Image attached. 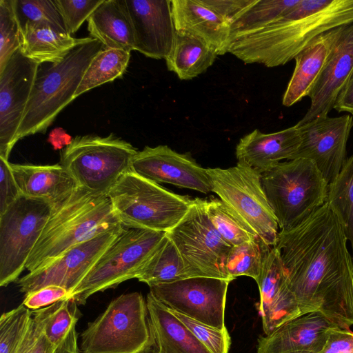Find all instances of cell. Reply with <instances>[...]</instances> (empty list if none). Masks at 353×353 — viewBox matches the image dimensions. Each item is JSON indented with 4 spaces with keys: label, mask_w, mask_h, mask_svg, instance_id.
Here are the masks:
<instances>
[{
    "label": "cell",
    "mask_w": 353,
    "mask_h": 353,
    "mask_svg": "<svg viewBox=\"0 0 353 353\" xmlns=\"http://www.w3.org/2000/svg\"><path fill=\"white\" fill-rule=\"evenodd\" d=\"M70 35L75 34L103 0H54Z\"/></svg>",
    "instance_id": "41"
},
{
    "label": "cell",
    "mask_w": 353,
    "mask_h": 353,
    "mask_svg": "<svg viewBox=\"0 0 353 353\" xmlns=\"http://www.w3.org/2000/svg\"><path fill=\"white\" fill-rule=\"evenodd\" d=\"M230 281L190 277L150 286V292L166 307L203 323L223 330Z\"/></svg>",
    "instance_id": "13"
},
{
    "label": "cell",
    "mask_w": 353,
    "mask_h": 353,
    "mask_svg": "<svg viewBox=\"0 0 353 353\" xmlns=\"http://www.w3.org/2000/svg\"><path fill=\"white\" fill-rule=\"evenodd\" d=\"M284 14L256 30L230 38L227 53L245 63L285 65L319 35L352 23L353 0H332L319 12L296 20Z\"/></svg>",
    "instance_id": "2"
},
{
    "label": "cell",
    "mask_w": 353,
    "mask_h": 353,
    "mask_svg": "<svg viewBox=\"0 0 353 353\" xmlns=\"http://www.w3.org/2000/svg\"><path fill=\"white\" fill-rule=\"evenodd\" d=\"M345 26L323 33L296 56L295 68L283 97L284 106L290 107L308 97Z\"/></svg>",
    "instance_id": "23"
},
{
    "label": "cell",
    "mask_w": 353,
    "mask_h": 353,
    "mask_svg": "<svg viewBox=\"0 0 353 353\" xmlns=\"http://www.w3.org/2000/svg\"><path fill=\"white\" fill-rule=\"evenodd\" d=\"M130 59V52L122 50L103 48L91 61L74 94H81L122 77Z\"/></svg>",
    "instance_id": "31"
},
{
    "label": "cell",
    "mask_w": 353,
    "mask_h": 353,
    "mask_svg": "<svg viewBox=\"0 0 353 353\" xmlns=\"http://www.w3.org/2000/svg\"><path fill=\"white\" fill-rule=\"evenodd\" d=\"M77 304L70 299L59 301L46 307L32 310L46 338L58 346L71 329L77 325L80 313Z\"/></svg>",
    "instance_id": "33"
},
{
    "label": "cell",
    "mask_w": 353,
    "mask_h": 353,
    "mask_svg": "<svg viewBox=\"0 0 353 353\" xmlns=\"http://www.w3.org/2000/svg\"><path fill=\"white\" fill-rule=\"evenodd\" d=\"M338 326L319 312L301 315L260 336L256 353H289L307 350L318 353L330 330Z\"/></svg>",
    "instance_id": "21"
},
{
    "label": "cell",
    "mask_w": 353,
    "mask_h": 353,
    "mask_svg": "<svg viewBox=\"0 0 353 353\" xmlns=\"http://www.w3.org/2000/svg\"><path fill=\"white\" fill-rule=\"evenodd\" d=\"M190 278L184 261L167 233L139 272L137 279L148 286Z\"/></svg>",
    "instance_id": "30"
},
{
    "label": "cell",
    "mask_w": 353,
    "mask_h": 353,
    "mask_svg": "<svg viewBox=\"0 0 353 353\" xmlns=\"http://www.w3.org/2000/svg\"><path fill=\"white\" fill-rule=\"evenodd\" d=\"M289 353H315V352H312V351H307V350H300V351H295V352H289Z\"/></svg>",
    "instance_id": "50"
},
{
    "label": "cell",
    "mask_w": 353,
    "mask_h": 353,
    "mask_svg": "<svg viewBox=\"0 0 353 353\" xmlns=\"http://www.w3.org/2000/svg\"><path fill=\"white\" fill-rule=\"evenodd\" d=\"M353 71V23L345 26L330 54L324 68L308 97L309 109L296 123L302 125L316 118L328 116L337 97Z\"/></svg>",
    "instance_id": "19"
},
{
    "label": "cell",
    "mask_w": 353,
    "mask_h": 353,
    "mask_svg": "<svg viewBox=\"0 0 353 353\" xmlns=\"http://www.w3.org/2000/svg\"><path fill=\"white\" fill-rule=\"evenodd\" d=\"M272 248L259 236L232 246L226 261V272L230 279L232 281L238 276H247L256 281Z\"/></svg>",
    "instance_id": "34"
},
{
    "label": "cell",
    "mask_w": 353,
    "mask_h": 353,
    "mask_svg": "<svg viewBox=\"0 0 353 353\" xmlns=\"http://www.w3.org/2000/svg\"><path fill=\"white\" fill-rule=\"evenodd\" d=\"M10 167L21 195L52 206L65 199L78 186L60 163L48 165L14 164Z\"/></svg>",
    "instance_id": "24"
},
{
    "label": "cell",
    "mask_w": 353,
    "mask_h": 353,
    "mask_svg": "<svg viewBox=\"0 0 353 353\" xmlns=\"http://www.w3.org/2000/svg\"><path fill=\"white\" fill-rule=\"evenodd\" d=\"M72 140V137L61 128L52 130L48 139L54 150H59L65 145H68Z\"/></svg>",
    "instance_id": "49"
},
{
    "label": "cell",
    "mask_w": 353,
    "mask_h": 353,
    "mask_svg": "<svg viewBox=\"0 0 353 353\" xmlns=\"http://www.w3.org/2000/svg\"><path fill=\"white\" fill-rule=\"evenodd\" d=\"M87 22L90 37L105 48L133 50L134 30L123 0H103Z\"/></svg>",
    "instance_id": "28"
},
{
    "label": "cell",
    "mask_w": 353,
    "mask_h": 353,
    "mask_svg": "<svg viewBox=\"0 0 353 353\" xmlns=\"http://www.w3.org/2000/svg\"><path fill=\"white\" fill-rule=\"evenodd\" d=\"M132 171L155 183H168L204 194L212 192L207 168L189 154L178 153L168 145L145 146L138 151Z\"/></svg>",
    "instance_id": "17"
},
{
    "label": "cell",
    "mask_w": 353,
    "mask_h": 353,
    "mask_svg": "<svg viewBox=\"0 0 353 353\" xmlns=\"http://www.w3.org/2000/svg\"><path fill=\"white\" fill-rule=\"evenodd\" d=\"M124 229L108 194H95L78 185L65 199L53 206L26 269L29 272L41 270L74 246L98 235Z\"/></svg>",
    "instance_id": "3"
},
{
    "label": "cell",
    "mask_w": 353,
    "mask_h": 353,
    "mask_svg": "<svg viewBox=\"0 0 353 353\" xmlns=\"http://www.w3.org/2000/svg\"><path fill=\"white\" fill-rule=\"evenodd\" d=\"M138 150L112 133L77 136L60 155V164L79 186L99 194H108L120 178L132 171Z\"/></svg>",
    "instance_id": "7"
},
{
    "label": "cell",
    "mask_w": 353,
    "mask_h": 353,
    "mask_svg": "<svg viewBox=\"0 0 353 353\" xmlns=\"http://www.w3.org/2000/svg\"><path fill=\"white\" fill-rule=\"evenodd\" d=\"M301 143L294 157L311 160L328 184L333 182L346 161V146L353 117L328 116L316 118L302 125Z\"/></svg>",
    "instance_id": "15"
},
{
    "label": "cell",
    "mask_w": 353,
    "mask_h": 353,
    "mask_svg": "<svg viewBox=\"0 0 353 353\" xmlns=\"http://www.w3.org/2000/svg\"><path fill=\"white\" fill-rule=\"evenodd\" d=\"M343 228L326 202L288 230L276 248L301 315L319 312L341 328L353 325V262Z\"/></svg>",
    "instance_id": "1"
},
{
    "label": "cell",
    "mask_w": 353,
    "mask_h": 353,
    "mask_svg": "<svg viewBox=\"0 0 353 353\" xmlns=\"http://www.w3.org/2000/svg\"><path fill=\"white\" fill-rule=\"evenodd\" d=\"M168 310L211 353H229L231 338L227 328L221 330Z\"/></svg>",
    "instance_id": "40"
},
{
    "label": "cell",
    "mask_w": 353,
    "mask_h": 353,
    "mask_svg": "<svg viewBox=\"0 0 353 353\" xmlns=\"http://www.w3.org/2000/svg\"><path fill=\"white\" fill-rule=\"evenodd\" d=\"M40 64L20 49L0 70V157L8 160L17 141Z\"/></svg>",
    "instance_id": "14"
},
{
    "label": "cell",
    "mask_w": 353,
    "mask_h": 353,
    "mask_svg": "<svg viewBox=\"0 0 353 353\" xmlns=\"http://www.w3.org/2000/svg\"><path fill=\"white\" fill-rule=\"evenodd\" d=\"M57 347L46 338L39 321L32 316L26 334L14 353H54Z\"/></svg>",
    "instance_id": "42"
},
{
    "label": "cell",
    "mask_w": 353,
    "mask_h": 353,
    "mask_svg": "<svg viewBox=\"0 0 353 353\" xmlns=\"http://www.w3.org/2000/svg\"><path fill=\"white\" fill-rule=\"evenodd\" d=\"M150 345L146 300L137 292L112 300L80 336L83 353H144Z\"/></svg>",
    "instance_id": "8"
},
{
    "label": "cell",
    "mask_w": 353,
    "mask_h": 353,
    "mask_svg": "<svg viewBox=\"0 0 353 353\" xmlns=\"http://www.w3.org/2000/svg\"><path fill=\"white\" fill-rule=\"evenodd\" d=\"M121 232L98 235L72 247L45 268L29 272L17 280L20 292L27 294L48 285H57L71 294Z\"/></svg>",
    "instance_id": "16"
},
{
    "label": "cell",
    "mask_w": 353,
    "mask_h": 353,
    "mask_svg": "<svg viewBox=\"0 0 353 353\" xmlns=\"http://www.w3.org/2000/svg\"><path fill=\"white\" fill-rule=\"evenodd\" d=\"M21 196L10 163L0 157V214Z\"/></svg>",
    "instance_id": "44"
},
{
    "label": "cell",
    "mask_w": 353,
    "mask_h": 353,
    "mask_svg": "<svg viewBox=\"0 0 353 353\" xmlns=\"http://www.w3.org/2000/svg\"><path fill=\"white\" fill-rule=\"evenodd\" d=\"M108 196L125 228L165 232L181 221L193 201L132 171L123 175Z\"/></svg>",
    "instance_id": "6"
},
{
    "label": "cell",
    "mask_w": 353,
    "mask_h": 353,
    "mask_svg": "<svg viewBox=\"0 0 353 353\" xmlns=\"http://www.w3.org/2000/svg\"><path fill=\"white\" fill-rule=\"evenodd\" d=\"M32 310L23 304L1 314L0 353H14L27 331Z\"/></svg>",
    "instance_id": "38"
},
{
    "label": "cell",
    "mask_w": 353,
    "mask_h": 353,
    "mask_svg": "<svg viewBox=\"0 0 353 353\" xmlns=\"http://www.w3.org/2000/svg\"><path fill=\"white\" fill-rule=\"evenodd\" d=\"M208 217L223 239L236 246L258 235L250 229L221 199L205 200Z\"/></svg>",
    "instance_id": "36"
},
{
    "label": "cell",
    "mask_w": 353,
    "mask_h": 353,
    "mask_svg": "<svg viewBox=\"0 0 353 353\" xmlns=\"http://www.w3.org/2000/svg\"><path fill=\"white\" fill-rule=\"evenodd\" d=\"M167 232L125 228L102 254L69 299L83 305L92 294L137 279Z\"/></svg>",
    "instance_id": "9"
},
{
    "label": "cell",
    "mask_w": 353,
    "mask_h": 353,
    "mask_svg": "<svg viewBox=\"0 0 353 353\" xmlns=\"http://www.w3.org/2000/svg\"><path fill=\"white\" fill-rule=\"evenodd\" d=\"M318 353H353V332L339 326L332 327Z\"/></svg>",
    "instance_id": "46"
},
{
    "label": "cell",
    "mask_w": 353,
    "mask_h": 353,
    "mask_svg": "<svg viewBox=\"0 0 353 353\" xmlns=\"http://www.w3.org/2000/svg\"><path fill=\"white\" fill-rule=\"evenodd\" d=\"M53 206L21 195L0 214V285L16 281L45 227Z\"/></svg>",
    "instance_id": "12"
},
{
    "label": "cell",
    "mask_w": 353,
    "mask_h": 353,
    "mask_svg": "<svg viewBox=\"0 0 353 353\" xmlns=\"http://www.w3.org/2000/svg\"><path fill=\"white\" fill-rule=\"evenodd\" d=\"M212 192L268 245L274 246L279 227L261 185V174L243 161L227 169L207 168Z\"/></svg>",
    "instance_id": "10"
},
{
    "label": "cell",
    "mask_w": 353,
    "mask_h": 353,
    "mask_svg": "<svg viewBox=\"0 0 353 353\" xmlns=\"http://www.w3.org/2000/svg\"><path fill=\"white\" fill-rule=\"evenodd\" d=\"M301 143L296 125L269 134L255 129L239 140L235 153L238 161L262 174L283 160L294 159Z\"/></svg>",
    "instance_id": "22"
},
{
    "label": "cell",
    "mask_w": 353,
    "mask_h": 353,
    "mask_svg": "<svg viewBox=\"0 0 353 353\" xmlns=\"http://www.w3.org/2000/svg\"><path fill=\"white\" fill-rule=\"evenodd\" d=\"M21 29L29 23H46L67 32L54 0H13Z\"/></svg>",
    "instance_id": "37"
},
{
    "label": "cell",
    "mask_w": 353,
    "mask_h": 353,
    "mask_svg": "<svg viewBox=\"0 0 353 353\" xmlns=\"http://www.w3.org/2000/svg\"><path fill=\"white\" fill-rule=\"evenodd\" d=\"M280 230L297 225L327 202L328 183L310 159L284 161L261 174Z\"/></svg>",
    "instance_id": "5"
},
{
    "label": "cell",
    "mask_w": 353,
    "mask_h": 353,
    "mask_svg": "<svg viewBox=\"0 0 353 353\" xmlns=\"http://www.w3.org/2000/svg\"><path fill=\"white\" fill-rule=\"evenodd\" d=\"M54 353H79L76 326L71 329L65 338L58 345Z\"/></svg>",
    "instance_id": "48"
},
{
    "label": "cell",
    "mask_w": 353,
    "mask_h": 353,
    "mask_svg": "<svg viewBox=\"0 0 353 353\" xmlns=\"http://www.w3.org/2000/svg\"><path fill=\"white\" fill-rule=\"evenodd\" d=\"M21 35L13 0H0V70L20 49Z\"/></svg>",
    "instance_id": "39"
},
{
    "label": "cell",
    "mask_w": 353,
    "mask_h": 353,
    "mask_svg": "<svg viewBox=\"0 0 353 353\" xmlns=\"http://www.w3.org/2000/svg\"><path fill=\"white\" fill-rule=\"evenodd\" d=\"M176 30L204 40L219 55L227 53L230 32L228 24L200 0H171Z\"/></svg>",
    "instance_id": "26"
},
{
    "label": "cell",
    "mask_w": 353,
    "mask_h": 353,
    "mask_svg": "<svg viewBox=\"0 0 353 353\" xmlns=\"http://www.w3.org/2000/svg\"><path fill=\"white\" fill-rule=\"evenodd\" d=\"M205 6L219 14L229 26L255 0H200Z\"/></svg>",
    "instance_id": "45"
},
{
    "label": "cell",
    "mask_w": 353,
    "mask_h": 353,
    "mask_svg": "<svg viewBox=\"0 0 353 353\" xmlns=\"http://www.w3.org/2000/svg\"><path fill=\"white\" fill-rule=\"evenodd\" d=\"M146 305L150 347L155 353H211L150 292Z\"/></svg>",
    "instance_id": "25"
},
{
    "label": "cell",
    "mask_w": 353,
    "mask_h": 353,
    "mask_svg": "<svg viewBox=\"0 0 353 353\" xmlns=\"http://www.w3.org/2000/svg\"><path fill=\"white\" fill-rule=\"evenodd\" d=\"M21 33V52L39 64L60 62L74 48L93 39L74 38L46 23L26 24Z\"/></svg>",
    "instance_id": "27"
},
{
    "label": "cell",
    "mask_w": 353,
    "mask_h": 353,
    "mask_svg": "<svg viewBox=\"0 0 353 353\" xmlns=\"http://www.w3.org/2000/svg\"><path fill=\"white\" fill-rule=\"evenodd\" d=\"M167 234L177 248L190 277L231 281L226 272V261L232 246L212 224L205 199H193L188 213Z\"/></svg>",
    "instance_id": "11"
},
{
    "label": "cell",
    "mask_w": 353,
    "mask_h": 353,
    "mask_svg": "<svg viewBox=\"0 0 353 353\" xmlns=\"http://www.w3.org/2000/svg\"><path fill=\"white\" fill-rule=\"evenodd\" d=\"M299 0H255L230 25V39L256 30L277 19L299 3Z\"/></svg>",
    "instance_id": "35"
},
{
    "label": "cell",
    "mask_w": 353,
    "mask_h": 353,
    "mask_svg": "<svg viewBox=\"0 0 353 353\" xmlns=\"http://www.w3.org/2000/svg\"><path fill=\"white\" fill-rule=\"evenodd\" d=\"M334 109L338 112H348L353 114V71L340 91Z\"/></svg>",
    "instance_id": "47"
},
{
    "label": "cell",
    "mask_w": 353,
    "mask_h": 353,
    "mask_svg": "<svg viewBox=\"0 0 353 353\" xmlns=\"http://www.w3.org/2000/svg\"><path fill=\"white\" fill-rule=\"evenodd\" d=\"M327 202L341 222L353 252V154L329 184Z\"/></svg>",
    "instance_id": "32"
},
{
    "label": "cell",
    "mask_w": 353,
    "mask_h": 353,
    "mask_svg": "<svg viewBox=\"0 0 353 353\" xmlns=\"http://www.w3.org/2000/svg\"><path fill=\"white\" fill-rule=\"evenodd\" d=\"M134 36L133 50L165 59L175 39L171 0H123Z\"/></svg>",
    "instance_id": "18"
},
{
    "label": "cell",
    "mask_w": 353,
    "mask_h": 353,
    "mask_svg": "<svg viewBox=\"0 0 353 353\" xmlns=\"http://www.w3.org/2000/svg\"><path fill=\"white\" fill-rule=\"evenodd\" d=\"M256 282L259 289V312L265 335L301 316L298 303L288 288L284 269L274 246L266 256Z\"/></svg>",
    "instance_id": "20"
},
{
    "label": "cell",
    "mask_w": 353,
    "mask_h": 353,
    "mask_svg": "<svg viewBox=\"0 0 353 353\" xmlns=\"http://www.w3.org/2000/svg\"><path fill=\"white\" fill-rule=\"evenodd\" d=\"M98 40L81 44L58 63L40 64L17 141L45 133L57 116L74 99V94L92 59L103 49Z\"/></svg>",
    "instance_id": "4"
},
{
    "label": "cell",
    "mask_w": 353,
    "mask_h": 353,
    "mask_svg": "<svg viewBox=\"0 0 353 353\" xmlns=\"http://www.w3.org/2000/svg\"><path fill=\"white\" fill-rule=\"evenodd\" d=\"M70 296V292L66 289L57 285H48L25 294L22 304L31 310H36Z\"/></svg>",
    "instance_id": "43"
},
{
    "label": "cell",
    "mask_w": 353,
    "mask_h": 353,
    "mask_svg": "<svg viewBox=\"0 0 353 353\" xmlns=\"http://www.w3.org/2000/svg\"><path fill=\"white\" fill-rule=\"evenodd\" d=\"M219 55L201 38L176 30L172 48L165 59L168 70L181 80H190L205 72Z\"/></svg>",
    "instance_id": "29"
}]
</instances>
